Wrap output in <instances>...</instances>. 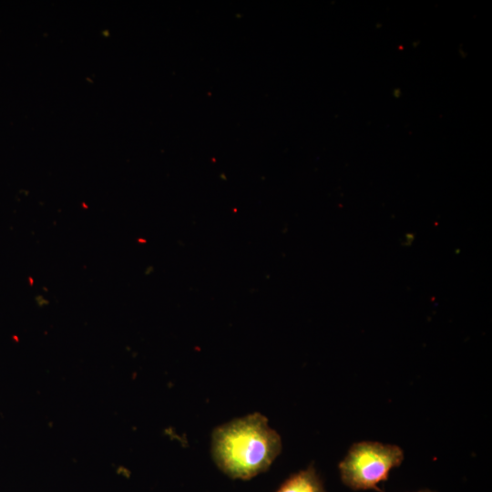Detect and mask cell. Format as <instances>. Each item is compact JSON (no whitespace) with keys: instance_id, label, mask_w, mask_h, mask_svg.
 Returning a JSON list of instances; mask_svg holds the SVG:
<instances>
[{"instance_id":"obj_4","label":"cell","mask_w":492,"mask_h":492,"mask_svg":"<svg viewBox=\"0 0 492 492\" xmlns=\"http://www.w3.org/2000/svg\"><path fill=\"white\" fill-rule=\"evenodd\" d=\"M419 492H433V491L428 490V489H425V490H421V491H419Z\"/></svg>"},{"instance_id":"obj_1","label":"cell","mask_w":492,"mask_h":492,"mask_svg":"<svg viewBox=\"0 0 492 492\" xmlns=\"http://www.w3.org/2000/svg\"><path fill=\"white\" fill-rule=\"evenodd\" d=\"M281 450L279 434L260 413L222 424L211 435L212 458L231 478L250 479L266 471Z\"/></svg>"},{"instance_id":"obj_2","label":"cell","mask_w":492,"mask_h":492,"mask_svg":"<svg viewBox=\"0 0 492 492\" xmlns=\"http://www.w3.org/2000/svg\"><path fill=\"white\" fill-rule=\"evenodd\" d=\"M404 459L402 449L395 445L364 441L355 443L339 464L342 481L352 489H376L388 478L392 468Z\"/></svg>"},{"instance_id":"obj_3","label":"cell","mask_w":492,"mask_h":492,"mask_svg":"<svg viewBox=\"0 0 492 492\" xmlns=\"http://www.w3.org/2000/svg\"><path fill=\"white\" fill-rule=\"evenodd\" d=\"M276 492H325L313 466L302 470L286 479Z\"/></svg>"}]
</instances>
